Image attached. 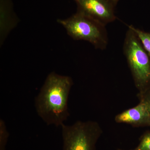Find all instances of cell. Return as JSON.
<instances>
[{"label": "cell", "instance_id": "2", "mask_svg": "<svg viewBox=\"0 0 150 150\" xmlns=\"http://www.w3.org/2000/svg\"><path fill=\"white\" fill-rule=\"evenodd\" d=\"M57 21L74 40L87 41L96 49H106L108 38L105 25L78 11L69 18Z\"/></svg>", "mask_w": 150, "mask_h": 150}, {"label": "cell", "instance_id": "11", "mask_svg": "<svg viewBox=\"0 0 150 150\" xmlns=\"http://www.w3.org/2000/svg\"><path fill=\"white\" fill-rule=\"evenodd\" d=\"M137 96L139 102L143 103L146 106L150 114V88L144 91L139 92Z\"/></svg>", "mask_w": 150, "mask_h": 150}, {"label": "cell", "instance_id": "6", "mask_svg": "<svg viewBox=\"0 0 150 150\" xmlns=\"http://www.w3.org/2000/svg\"><path fill=\"white\" fill-rule=\"evenodd\" d=\"M115 122L124 123L136 127H150V114L146 106L139 102L136 106L115 116Z\"/></svg>", "mask_w": 150, "mask_h": 150}, {"label": "cell", "instance_id": "10", "mask_svg": "<svg viewBox=\"0 0 150 150\" xmlns=\"http://www.w3.org/2000/svg\"><path fill=\"white\" fill-rule=\"evenodd\" d=\"M135 150H150V132H146L142 137L139 144Z\"/></svg>", "mask_w": 150, "mask_h": 150}, {"label": "cell", "instance_id": "8", "mask_svg": "<svg viewBox=\"0 0 150 150\" xmlns=\"http://www.w3.org/2000/svg\"><path fill=\"white\" fill-rule=\"evenodd\" d=\"M128 26L133 30L137 34L142 46L150 56V32H145L133 25H129Z\"/></svg>", "mask_w": 150, "mask_h": 150}, {"label": "cell", "instance_id": "7", "mask_svg": "<svg viewBox=\"0 0 150 150\" xmlns=\"http://www.w3.org/2000/svg\"><path fill=\"white\" fill-rule=\"evenodd\" d=\"M17 20L11 0H1V30L2 41L16 26Z\"/></svg>", "mask_w": 150, "mask_h": 150}, {"label": "cell", "instance_id": "4", "mask_svg": "<svg viewBox=\"0 0 150 150\" xmlns=\"http://www.w3.org/2000/svg\"><path fill=\"white\" fill-rule=\"evenodd\" d=\"M63 150H95L102 129L95 121H77L72 125L61 126Z\"/></svg>", "mask_w": 150, "mask_h": 150}, {"label": "cell", "instance_id": "12", "mask_svg": "<svg viewBox=\"0 0 150 150\" xmlns=\"http://www.w3.org/2000/svg\"><path fill=\"white\" fill-rule=\"evenodd\" d=\"M110 3H112V4L113 5L115 6H116L117 5V4H118V2H119V0H108Z\"/></svg>", "mask_w": 150, "mask_h": 150}, {"label": "cell", "instance_id": "9", "mask_svg": "<svg viewBox=\"0 0 150 150\" xmlns=\"http://www.w3.org/2000/svg\"><path fill=\"white\" fill-rule=\"evenodd\" d=\"M9 133L6 123L2 119L0 120V150H6L9 137Z\"/></svg>", "mask_w": 150, "mask_h": 150}, {"label": "cell", "instance_id": "13", "mask_svg": "<svg viewBox=\"0 0 150 150\" xmlns=\"http://www.w3.org/2000/svg\"><path fill=\"white\" fill-rule=\"evenodd\" d=\"M118 150H122L118 149Z\"/></svg>", "mask_w": 150, "mask_h": 150}, {"label": "cell", "instance_id": "5", "mask_svg": "<svg viewBox=\"0 0 150 150\" xmlns=\"http://www.w3.org/2000/svg\"><path fill=\"white\" fill-rule=\"evenodd\" d=\"M77 11L106 25L116 20L115 7L108 0H74Z\"/></svg>", "mask_w": 150, "mask_h": 150}, {"label": "cell", "instance_id": "3", "mask_svg": "<svg viewBox=\"0 0 150 150\" xmlns=\"http://www.w3.org/2000/svg\"><path fill=\"white\" fill-rule=\"evenodd\" d=\"M123 51L139 92L150 88V56L137 34L129 27L124 39Z\"/></svg>", "mask_w": 150, "mask_h": 150}, {"label": "cell", "instance_id": "1", "mask_svg": "<svg viewBox=\"0 0 150 150\" xmlns=\"http://www.w3.org/2000/svg\"><path fill=\"white\" fill-rule=\"evenodd\" d=\"M73 84L71 77L55 72L46 78L35 97V106L38 115L47 125L61 127L69 116L68 101Z\"/></svg>", "mask_w": 150, "mask_h": 150}]
</instances>
